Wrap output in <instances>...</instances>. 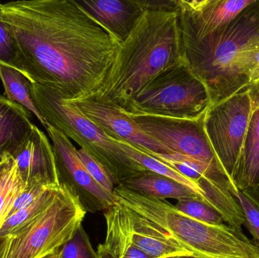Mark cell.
Wrapping results in <instances>:
<instances>
[{
	"label": "cell",
	"mask_w": 259,
	"mask_h": 258,
	"mask_svg": "<svg viewBox=\"0 0 259 258\" xmlns=\"http://www.w3.org/2000/svg\"><path fill=\"white\" fill-rule=\"evenodd\" d=\"M0 9L30 83L56 89L67 101L94 96L121 42L78 1L21 0Z\"/></svg>",
	"instance_id": "cell-1"
},
{
	"label": "cell",
	"mask_w": 259,
	"mask_h": 258,
	"mask_svg": "<svg viewBox=\"0 0 259 258\" xmlns=\"http://www.w3.org/2000/svg\"><path fill=\"white\" fill-rule=\"evenodd\" d=\"M184 60L176 1L146 0V9L120 44L104 82L89 98L124 112L146 83Z\"/></svg>",
	"instance_id": "cell-2"
},
{
	"label": "cell",
	"mask_w": 259,
	"mask_h": 258,
	"mask_svg": "<svg viewBox=\"0 0 259 258\" xmlns=\"http://www.w3.org/2000/svg\"><path fill=\"white\" fill-rule=\"evenodd\" d=\"M258 34L259 0H255L218 33L201 39L181 33L184 61L205 83L211 105L249 86L240 61L251 39Z\"/></svg>",
	"instance_id": "cell-3"
},
{
	"label": "cell",
	"mask_w": 259,
	"mask_h": 258,
	"mask_svg": "<svg viewBox=\"0 0 259 258\" xmlns=\"http://www.w3.org/2000/svg\"><path fill=\"white\" fill-rule=\"evenodd\" d=\"M116 202L141 215L199 258H259V248L240 229L210 225L192 219L164 200L155 199L116 186Z\"/></svg>",
	"instance_id": "cell-4"
},
{
	"label": "cell",
	"mask_w": 259,
	"mask_h": 258,
	"mask_svg": "<svg viewBox=\"0 0 259 258\" xmlns=\"http://www.w3.org/2000/svg\"><path fill=\"white\" fill-rule=\"evenodd\" d=\"M30 93L44 121L80 145L109 173L115 186L148 172L142 164L127 156L115 139L108 137L76 106L59 91L30 83Z\"/></svg>",
	"instance_id": "cell-5"
},
{
	"label": "cell",
	"mask_w": 259,
	"mask_h": 258,
	"mask_svg": "<svg viewBox=\"0 0 259 258\" xmlns=\"http://www.w3.org/2000/svg\"><path fill=\"white\" fill-rule=\"evenodd\" d=\"M211 106L206 86L184 60L146 83L122 113L196 120L203 118Z\"/></svg>",
	"instance_id": "cell-6"
},
{
	"label": "cell",
	"mask_w": 259,
	"mask_h": 258,
	"mask_svg": "<svg viewBox=\"0 0 259 258\" xmlns=\"http://www.w3.org/2000/svg\"><path fill=\"white\" fill-rule=\"evenodd\" d=\"M86 214L79 200L60 184L39 216L2 239L0 258H42L59 251L82 225Z\"/></svg>",
	"instance_id": "cell-7"
},
{
	"label": "cell",
	"mask_w": 259,
	"mask_h": 258,
	"mask_svg": "<svg viewBox=\"0 0 259 258\" xmlns=\"http://www.w3.org/2000/svg\"><path fill=\"white\" fill-rule=\"evenodd\" d=\"M253 110V101L246 88L211 105L204 118V129L210 145L233 183Z\"/></svg>",
	"instance_id": "cell-8"
},
{
	"label": "cell",
	"mask_w": 259,
	"mask_h": 258,
	"mask_svg": "<svg viewBox=\"0 0 259 258\" xmlns=\"http://www.w3.org/2000/svg\"><path fill=\"white\" fill-rule=\"evenodd\" d=\"M127 115L146 135L172 153L193 158L225 173L205 134V116L200 119L186 120Z\"/></svg>",
	"instance_id": "cell-9"
},
{
	"label": "cell",
	"mask_w": 259,
	"mask_h": 258,
	"mask_svg": "<svg viewBox=\"0 0 259 258\" xmlns=\"http://www.w3.org/2000/svg\"><path fill=\"white\" fill-rule=\"evenodd\" d=\"M45 128L52 141L59 184L79 200L86 212H106L116 204L114 194L103 189L91 177L71 141L47 123Z\"/></svg>",
	"instance_id": "cell-10"
},
{
	"label": "cell",
	"mask_w": 259,
	"mask_h": 258,
	"mask_svg": "<svg viewBox=\"0 0 259 258\" xmlns=\"http://www.w3.org/2000/svg\"><path fill=\"white\" fill-rule=\"evenodd\" d=\"M255 0H177L181 33L203 39L228 27Z\"/></svg>",
	"instance_id": "cell-11"
},
{
	"label": "cell",
	"mask_w": 259,
	"mask_h": 258,
	"mask_svg": "<svg viewBox=\"0 0 259 258\" xmlns=\"http://www.w3.org/2000/svg\"><path fill=\"white\" fill-rule=\"evenodd\" d=\"M74 103L108 137L124 141L148 154L172 153L168 148L149 137L129 116L116 108L98 102L92 98H86Z\"/></svg>",
	"instance_id": "cell-12"
},
{
	"label": "cell",
	"mask_w": 259,
	"mask_h": 258,
	"mask_svg": "<svg viewBox=\"0 0 259 258\" xmlns=\"http://www.w3.org/2000/svg\"><path fill=\"white\" fill-rule=\"evenodd\" d=\"M11 156L26 186H60L52 144L36 126Z\"/></svg>",
	"instance_id": "cell-13"
},
{
	"label": "cell",
	"mask_w": 259,
	"mask_h": 258,
	"mask_svg": "<svg viewBox=\"0 0 259 258\" xmlns=\"http://www.w3.org/2000/svg\"><path fill=\"white\" fill-rule=\"evenodd\" d=\"M78 3L121 42L128 36L146 9V0H79Z\"/></svg>",
	"instance_id": "cell-14"
},
{
	"label": "cell",
	"mask_w": 259,
	"mask_h": 258,
	"mask_svg": "<svg viewBox=\"0 0 259 258\" xmlns=\"http://www.w3.org/2000/svg\"><path fill=\"white\" fill-rule=\"evenodd\" d=\"M106 236L97 248L99 258H149L133 242L128 209L117 202L105 212Z\"/></svg>",
	"instance_id": "cell-15"
},
{
	"label": "cell",
	"mask_w": 259,
	"mask_h": 258,
	"mask_svg": "<svg viewBox=\"0 0 259 258\" xmlns=\"http://www.w3.org/2000/svg\"><path fill=\"white\" fill-rule=\"evenodd\" d=\"M133 242L149 258L191 256L184 247L141 215L129 210Z\"/></svg>",
	"instance_id": "cell-16"
},
{
	"label": "cell",
	"mask_w": 259,
	"mask_h": 258,
	"mask_svg": "<svg viewBox=\"0 0 259 258\" xmlns=\"http://www.w3.org/2000/svg\"><path fill=\"white\" fill-rule=\"evenodd\" d=\"M30 112L21 105L0 95V162L12 154L31 132Z\"/></svg>",
	"instance_id": "cell-17"
},
{
	"label": "cell",
	"mask_w": 259,
	"mask_h": 258,
	"mask_svg": "<svg viewBox=\"0 0 259 258\" xmlns=\"http://www.w3.org/2000/svg\"><path fill=\"white\" fill-rule=\"evenodd\" d=\"M120 186L155 199L172 198L179 201L186 198H197L204 201L203 198L189 186L170 177L151 171L140 174Z\"/></svg>",
	"instance_id": "cell-18"
},
{
	"label": "cell",
	"mask_w": 259,
	"mask_h": 258,
	"mask_svg": "<svg viewBox=\"0 0 259 258\" xmlns=\"http://www.w3.org/2000/svg\"><path fill=\"white\" fill-rule=\"evenodd\" d=\"M234 183L243 191L259 184V107L254 106Z\"/></svg>",
	"instance_id": "cell-19"
},
{
	"label": "cell",
	"mask_w": 259,
	"mask_h": 258,
	"mask_svg": "<svg viewBox=\"0 0 259 258\" xmlns=\"http://www.w3.org/2000/svg\"><path fill=\"white\" fill-rule=\"evenodd\" d=\"M0 80L5 89V95L11 101H15L33 114L44 127L46 122L35 106L30 93V82L21 72L0 65Z\"/></svg>",
	"instance_id": "cell-20"
},
{
	"label": "cell",
	"mask_w": 259,
	"mask_h": 258,
	"mask_svg": "<svg viewBox=\"0 0 259 258\" xmlns=\"http://www.w3.org/2000/svg\"><path fill=\"white\" fill-rule=\"evenodd\" d=\"M25 188L13 158L6 154V166L0 180V230L9 218L15 200Z\"/></svg>",
	"instance_id": "cell-21"
},
{
	"label": "cell",
	"mask_w": 259,
	"mask_h": 258,
	"mask_svg": "<svg viewBox=\"0 0 259 258\" xmlns=\"http://www.w3.org/2000/svg\"><path fill=\"white\" fill-rule=\"evenodd\" d=\"M59 187L49 188L39 198L30 205L9 216L0 230V239H5L9 235L21 230L39 216L50 205Z\"/></svg>",
	"instance_id": "cell-22"
},
{
	"label": "cell",
	"mask_w": 259,
	"mask_h": 258,
	"mask_svg": "<svg viewBox=\"0 0 259 258\" xmlns=\"http://www.w3.org/2000/svg\"><path fill=\"white\" fill-rule=\"evenodd\" d=\"M175 207L181 213L204 224L223 225V217L214 208L197 198H186L178 201Z\"/></svg>",
	"instance_id": "cell-23"
},
{
	"label": "cell",
	"mask_w": 259,
	"mask_h": 258,
	"mask_svg": "<svg viewBox=\"0 0 259 258\" xmlns=\"http://www.w3.org/2000/svg\"><path fill=\"white\" fill-rule=\"evenodd\" d=\"M0 65L14 68L26 77L25 70L23 66L18 43L10 29L2 21L1 9H0Z\"/></svg>",
	"instance_id": "cell-24"
},
{
	"label": "cell",
	"mask_w": 259,
	"mask_h": 258,
	"mask_svg": "<svg viewBox=\"0 0 259 258\" xmlns=\"http://www.w3.org/2000/svg\"><path fill=\"white\" fill-rule=\"evenodd\" d=\"M59 258H99L82 225L77 228L73 237L59 249Z\"/></svg>",
	"instance_id": "cell-25"
},
{
	"label": "cell",
	"mask_w": 259,
	"mask_h": 258,
	"mask_svg": "<svg viewBox=\"0 0 259 258\" xmlns=\"http://www.w3.org/2000/svg\"><path fill=\"white\" fill-rule=\"evenodd\" d=\"M244 217L243 225L249 230L253 243L259 248V208L240 189L232 194Z\"/></svg>",
	"instance_id": "cell-26"
},
{
	"label": "cell",
	"mask_w": 259,
	"mask_h": 258,
	"mask_svg": "<svg viewBox=\"0 0 259 258\" xmlns=\"http://www.w3.org/2000/svg\"><path fill=\"white\" fill-rule=\"evenodd\" d=\"M240 67L249 85L259 81V34L254 36L245 48Z\"/></svg>",
	"instance_id": "cell-27"
},
{
	"label": "cell",
	"mask_w": 259,
	"mask_h": 258,
	"mask_svg": "<svg viewBox=\"0 0 259 258\" xmlns=\"http://www.w3.org/2000/svg\"><path fill=\"white\" fill-rule=\"evenodd\" d=\"M77 152L93 179L107 192L113 194L115 186L106 168L83 148L77 149Z\"/></svg>",
	"instance_id": "cell-28"
},
{
	"label": "cell",
	"mask_w": 259,
	"mask_h": 258,
	"mask_svg": "<svg viewBox=\"0 0 259 258\" xmlns=\"http://www.w3.org/2000/svg\"><path fill=\"white\" fill-rule=\"evenodd\" d=\"M49 188L53 187H45V186H26L24 190L18 195V198L14 202L9 216L13 215L18 211L30 205L33 201L39 198Z\"/></svg>",
	"instance_id": "cell-29"
},
{
	"label": "cell",
	"mask_w": 259,
	"mask_h": 258,
	"mask_svg": "<svg viewBox=\"0 0 259 258\" xmlns=\"http://www.w3.org/2000/svg\"><path fill=\"white\" fill-rule=\"evenodd\" d=\"M242 192L259 208V184L255 187L245 189Z\"/></svg>",
	"instance_id": "cell-30"
},
{
	"label": "cell",
	"mask_w": 259,
	"mask_h": 258,
	"mask_svg": "<svg viewBox=\"0 0 259 258\" xmlns=\"http://www.w3.org/2000/svg\"><path fill=\"white\" fill-rule=\"evenodd\" d=\"M247 89L249 91L251 97H252L254 106L259 107V81L249 85Z\"/></svg>",
	"instance_id": "cell-31"
},
{
	"label": "cell",
	"mask_w": 259,
	"mask_h": 258,
	"mask_svg": "<svg viewBox=\"0 0 259 258\" xmlns=\"http://www.w3.org/2000/svg\"><path fill=\"white\" fill-rule=\"evenodd\" d=\"M6 154L3 156V159L0 162V180H1L2 177H3V171H4L5 166H6Z\"/></svg>",
	"instance_id": "cell-32"
},
{
	"label": "cell",
	"mask_w": 259,
	"mask_h": 258,
	"mask_svg": "<svg viewBox=\"0 0 259 258\" xmlns=\"http://www.w3.org/2000/svg\"><path fill=\"white\" fill-rule=\"evenodd\" d=\"M42 258H59V250L55 253H53V254H49V255Z\"/></svg>",
	"instance_id": "cell-33"
},
{
	"label": "cell",
	"mask_w": 259,
	"mask_h": 258,
	"mask_svg": "<svg viewBox=\"0 0 259 258\" xmlns=\"http://www.w3.org/2000/svg\"><path fill=\"white\" fill-rule=\"evenodd\" d=\"M169 258H199L195 257V256H180V257H169Z\"/></svg>",
	"instance_id": "cell-34"
},
{
	"label": "cell",
	"mask_w": 259,
	"mask_h": 258,
	"mask_svg": "<svg viewBox=\"0 0 259 258\" xmlns=\"http://www.w3.org/2000/svg\"><path fill=\"white\" fill-rule=\"evenodd\" d=\"M2 239H0V245H1Z\"/></svg>",
	"instance_id": "cell-35"
}]
</instances>
